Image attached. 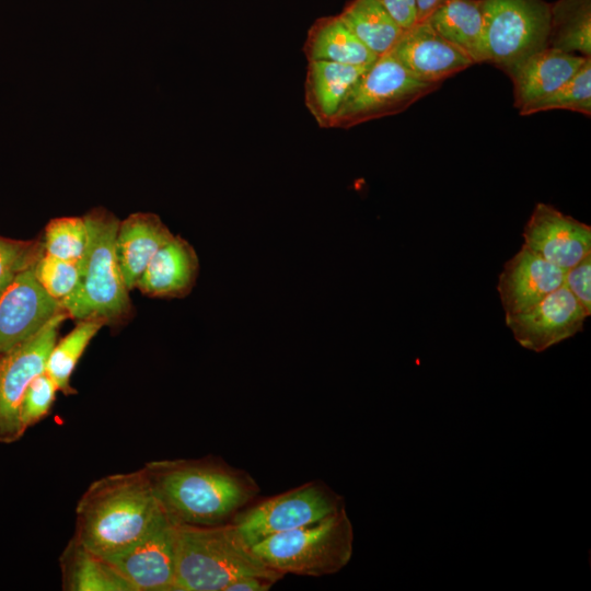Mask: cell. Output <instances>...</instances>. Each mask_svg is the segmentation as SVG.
Here are the masks:
<instances>
[{
    "mask_svg": "<svg viewBox=\"0 0 591 591\" xmlns=\"http://www.w3.org/2000/svg\"><path fill=\"white\" fill-rule=\"evenodd\" d=\"M143 470L176 524L227 523L258 493L251 476L210 459L159 460L146 463Z\"/></svg>",
    "mask_w": 591,
    "mask_h": 591,
    "instance_id": "6da1fadb",
    "label": "cell"
},
{
    "mask_svg": "<svg viewBox=\"0 0 591 591\" xmlns=\"http://www.w3.org/2000/svg\"><path fill=\"white\" fill-rule=\"evenodd\" d=\"M143 467L92 482L76 508L73 537L107 559L129 547L164 515Z\"/></svg>",
    "mask_w": 591,
    "mask_h": 591,
    "instance_id": "7a4b0ae2",
    "label": "cell"
},
{
    "mask_svg": "<svg viewBox=\"0 0 591 591\" xmlns=\"http://www.w3.org/2000/svg\"><path fill=\"white\" fill-rule=\"evenodd\" d=\"M243 576L276 581L283 575L267 567L231 522L217 525L177 524L173 591H224Z\"/></svg>",
    "mask_w": 591,
    "mask_h": 591,
    "instance_id": "3957f363",
    "label": "cell"
},
{
    "mask_svg": "<svg viewBox=\"0 0 591 591\" xmlns=\"http://www.w3.org/2000/svg\"><path fill=\"white\" fill-rule=\"evenodd\" d=\"M86 246L79 262V279L72 293L60 302L68 316L117 323L130 313L131 303L119 269L115 240L119 220L104 208L83 216Z\"/></svg>",
    "mask_w": 591,
    "mask_h": 591,
    "instance_id": "277c9868",
    "label": "cell"
},
{
    "mask_svg": "<svg viewBox=\"0 0 591 591\" xmlns=\"http://www.w3.org/2000/svg\"><path fill=\"white\" fill-rule=\"evenodd\" d=\"M354 530L345 507L322 520L266 537L251 546L270 569L322 577L341 570L352 555Z\"/></svg>",
    "mask_w": 591,
    "mask_h": 591,
    "instance_id": "5b68a950",
    "label": "cell"
},
{
    "mask_svg": "<svg viewBox=\"0 0 591 591\" xmlns=\"http://www.w3.org/2000/svg\"><path fill=\"white\" fill-rule=\"evenodd\" d=\"M486 62L508 77L548 47L551 4L544 0H482Z\"/></svg>",
    "mask_w": 591,
    "mask_h": 591,
    "instance_id": "8992f818",
    "label": "cell"
},
{
    "mask_svg": "<svg viewBox=\"0 0 591 591\" xmlns=\"http://www.w3.org/2000/svg\"><path fill=\"white\" fill-rule=\"evenodd\" d=\"M439 86L440 83L416 79L386 53L378 57L352 85L334 117L332 128L348 129L398 114Z\"/></svg>",
    "mask_w": 591,
    "mask_h": 591,
    "instance_id": "52a82bcc",
    "label": "cell"
},
{
    "mask_svg": "<svg viewBox=\"0 0 591 591\" xmlns=\"http://www.w3.org/2000/svg\"><path fill=\"white\" fill-rule=\"evenodd\" d=\"M344 507L327 486L310 482L237 512L231 523L251 547L275 534L315 523Z\"/></svg>",
    "mask_w": 591,
    "mask_h": 591,
    "instance_id": "ba28073f",
    "label": "cell"
},
{
    "mask_svg": "<svg viewBox=\"0 0 591 591\" xmlns=\"http://www.w3.org/2000/svg\"><path fill=\"white\" fill-rule=\"evenodd\" d=\"M69 317L60 313L35 336L0 355V443H12L25 433L20 406L28 384L45 372L50 349L61 323Z\"/></svg>",
    "mask_w": 591,
    "mask_h": 591,
    "instance_id": "9c48e42d",
    "label": "cell"
},
{
    "mask_svg": "<svg viewBox=\"0 0 591 591\" xmlns=\"http://www.w3.org/2000/svg\"><path fill=\"white\" fill-rule=\"evenodd\" d=\"M177 524L165 514L126 549L107 558L136 591H173Z\"/></svg>",
    "mask_w": 591,
    "mask_h": 591,
    "instance_id": "30bf717a",
    "label": "cell"
},
{
    "mask_svg": "<svg viewBox=\"0 0 591 591\" xmlns=\"http://www.w3.org/2000/svg\"><path fill=\"white\" fill-rule=\"evenodd\" d=\"M35 266L20 273L0 294V355L35 336L66 313L39 283Z\"/></svg>",
    "mask_w": 591,
    "mask_h": 591,
    "instance_id": "8fae6325",
    "label": "cell"
},
{
    "mask_svg": "<svg viewBox=\"0 0 591 591\" xmlns=\"http://www.w3.org/2000/svg\"><path fill=\"white\" fill-rule=\"evenodd\" d=\"M588 317L565 285L526 312L506 315V325L525 349L542 352L583 329Z\"/></svg>",
    "mask_w": 591,
    "mask_h": 591,
    "instance_id": "7c38bea8",
    "label": "cell"
},
{
    "mask_svg": "<svg viewBox=\"0 0 591 591\" xmlns=\"http://www.w3.org/2000/svg\"><path fill=\"white\" fill-rule=\"evenodd\" d=\"M523 245L564 271L591 254V227L538 202L524 225Z\"/></svg>",
    "mask_w": 591,
    "mask_h": 591,
    "instance_id": "4fadbf2b",
    "label": "cell"
},
{
    "mask_svg": "<svg viewBox=\"0 0 591 591\" xmlns=\"http://www.w3.org/2000/svg\"><path fill=\"white\" fill-rule=\"evenodd\" d=\"M416 79L440 83L474 62L427 22L403 32L389 51Z\"/></svg>",
    "mask_w": 591,
    "mask_h": 591,
    "instance_id": "5bb4252c",
    "label": "cell"
},
{
    "mask_svg": "<svg viewBox=\"0 0 591 591\" xmlns=\"http://www.w3.org/2000/svg\"><path fill=\"white\" fill-rule=\"evenodd\" d=\"M564 285V270L524 245L508 259L497 290L505 315L529 311Z\"/></svg>",
    "mask_w": 591,
    "mask_h": 591,
    "instance_id": "9a60e30c",
    "label": "cell"
},
{
    "mask_svg": "<svg viewBox=\"0 0 591 591\" xmlns=\"http://www.w3.org/2000/svg\"><path fill=\"white\" fill-rule=\"evenodd\" d=\"M587 58L552 47L534 53L509 76L514 106L520 109L554 93L576 74Z\"/></svg>",
    "mask_w": 591,
    "mask_h": 591,
    "instance_id": "2e32d148",
    "label": "cell"
},
{
    "mask_svg": "<svg viewBox=\"0 0 591 591\" xmlns=\"http://www.w3.org/2000/svg\"><path fill=\"white\" fill-rule=\"evenodd\" d=\"M198 269L194 247L182 236L173 235L152 257L135 287L154 298H183L195 286Z\"/></svg>",
    "mask_w": 591,
    "mask_h": 591,
    "instance_id": "e0dca14e",
    "label": "cell"
},
{
    "mask_svg": "<svg viewBox=\"0 0 591 591\" xmlns=\"http://www.w3.org/2000/svg\"><path fill=\"white\" fill-rule=\"evenodd\" d=\"M172 237L171 231L154 213L136 212L119 221L115 248L128 290L135 288L152 257Z\"/></svg>",
    "mask_w": 591,
    "mask_h": 591,
    "instance_id": "ac0fdd59",
    "label": "cell"
},
{
    "mask_svg": "<svg viewBox=\"0 0 591 591\" xmlns=\"http://www.w3.org/2000/svg\"><path fill=\"white\" fill-rule=\"evenodd\" d=\"M304 103L317 125L332 128L334 117L348 92L369 66H350L325 60L308 61Z\"/></svg>",
    "mask_w": 591,
    "mask_h": 591,
    "instance_id": "d6986e66",
    "label": "cell"
},
{
    "mask_svg": "<svg viewBox=\"0 0 591 591\" xmlns=\"http://www.w3.org/2000/svg\"><path fill=\"white\" fill-rule=\"evenodd\" d=\"M62 590L136 591L105 558L94 554L73 536L59 557Z\"/></svg>",
    "mask_w": 591,
    "mask_h": 591,
    "instance_id": "ffe728a7",
    "label": "cell"
},
{
    "mask_svg": "<svg viewBox=\"0 0 591 591\" xmlns=\"http://www.w3.org/2000/svg\"><path fill=\"white\" fill-rule=\"evenodd\" d=\"M426 21L474 63L486 62L482 0H448Z\"/></svg>",
    "mask_w": 591,
    "mask_h": 591,
    "instance_id": "44dd1931",
    "label": "cell"
},
{
    "mask_svg": "<svg viewBox=\"0 0 591 591\" xmlns=\"http://www.w3.org/2000/svg\"><path fill=\"white\" fill-rule=\"evenodd\" d=\"M303 53L308 61L325 60L350 66H370L378 59L339 15L324 16L312 24Z\"/></svg>",
    "mask_w": 591,
    "mask_h": 591,
    "instance_id": "7402d4cb",
    "label": "cell"
},
{
    "mask_svg": "<svg viewBox=\"0 0 591 591\" xmlns=\"http://www.w3.org/2000/svg\"><path fill=\"white\" fill-rule=\"evenodd\" d=\"M338 15L378 57L389 53L404 32L378 0H352Z\"/></svg>",
    "mask_w": 591,
    "mask_h": 591,
    "instance_id": "603a6c76",
    "label": "cell"
},
{
    "mask_svg": "<svg viewBox=\"0 0 591 591\" xmlns=\"http://www.w3.org/2000/svg\"><path fill=\"white\" fill-rule=\"evenodd\" d=\"M548 47L591 57V0L551 4Z\"/></svg>",
    "mask_w": 591,
    "mask_h": 591,
    "instance_id": "cb8c5ba5",
    "label": "cell"
},
{
    "mask_svg": "<svg viewBox=\"0 0 591 591\" xmlns=\"http://www.w3.org/2000/svg\"><path fill=\"white\" fill-rule=\"evenodd\" d=\"M105 323L101 320H80L76 327L50 349L45 372L54 380L58 391L65 395L74 394L70 384L71 375L92 338Z\"/></svg>",
    "mask_w": 591,
    "mask_h": 591,
    "instance_id": "d4e9b609",
    "label": "cell"
},
{
    "mask_svg": "<svg viewBox=\"0 0 591 591\" xmlns=\"http://www.w3.org/2000/svg\"><path fill=\"white\" fill-rule=\"evenodd\" d=\"M551 109H567L591 116V57L554 93L519 109L523 116Z\"/></svg>",
    "mask_w": 591,
    "mask_h": 591,
    "instance_id": "484cf974",
    "label": "cell"
},
{
    "mask_svg": "<svg viewBox=\"0 0 591 591\" xmlns=\"http://www.w3.org/2000/svg\"><path fill=\"white\" fill-rule=\"evenodd\" d=\"M86 246L83 217H61L48 222L44 235V253L56 258L79 263Z\"/></svg>",
    "mask_w": 591,
    "mask_h": 591,
    "instance_id": "4316f807",
    "label": "cell"
},
{
    "mask_svg": "<svg viewBox=\"0 0 591 591\" xmlns=\"http://www.w3.org/2000/svg\"><path fill=\"white\" fill-rule=\"evenodd\" d=\"M44 254L40 240H14L0 235V294L23 270L36 265Z\"/></svg>",
    "mask_w": 591,
    "mask_h": 591,
    "instance_id": "83f0119b",
    "label": "cell"
},
{
    "mask_svg": "<svg viewBox=\"0 0 591 591\" xmlns=\"http://www.w3.org/2000/svg\"><path fill=\"white\" fill-rule=\"evenodd\" d=\"M35 275L43 288L59 303L74 290L79 279V263L43 254L35 265Z\"/></svg>",
    "mask_w": 591,
    "mask_h": 591,
    "instance_id": "f1b7e54d",
    "label": "cell"
},
{
    "mask_svg": "<svg viewBox=\"0 0 591 591\" xmlns=\"http://www.w3.org/2000/svg\"><path fill=\"white\" fill-rule=\"evenodd\" d=\"M57 392L56 383L46 372L32 380L20 406V420L25 431L50 413Z\"/></svg>",
    "mask_w": 591,
    "mask_h": 591,
    "instance_id": "f546056e",
    "label": "cell"
},
{
    "mask_svg": "<svg viewBox=\"0 0 591 591\" xmlns=\"http://www.w3.org/2000/svg\"><path fill=\"white\" fill-rule=\"evenodd\" d=\"M564 285L578 299L589 316L591 314V254L564 271Z\"/></svg>",
    "mask_w": 591,
    "mask_h": 591,
    "instance_id": "4dcf8cb0",
    "label": "cell"
},
{
    "mask_svg": "<svg viewBox=\"0 0 591 591\" xmlns=\"http://www.w3.org/2000/svg\"><path fill=\"white\" fill-rule=\"evenodd\" d=\"M393 20L404 30L417 23L415 0H378Z\"/></svg>",
    "mask_w": 591,
    "mask_h": 591,
    "instance_id": "1f68e13d",
    "label": "cell"
},
{
    "mask_svg": "<svg viewBox=\"0 0 591 591\" xmlns=\"http://www.w3.org/2000/svg\"><path fill=\"white\" fill-rule=\"evenodd\" d=\"M276 582L263 576H243L230 582L224 591H267Z\"/></svg>",
    "mask_w": 591,
    "mask_h": 591,
    "instance_id": "d6a6232c",
    "label": "cell"
},
{
    "mask_svg": "<svg viewBox=\"0 0 591 591\" xmlns=\"http://www.w3.org/2000/svg\"><path fill=\"white\" fill-rule=\"evenodd\" d=\"M448 0H415L417 22L426 21L438 8Z\"/></svg>",
    "mask_w": 591,
    "mask_h": 591,
    "instance_id": "836d02e7",
    "label": "cell"
}]
</instances>
